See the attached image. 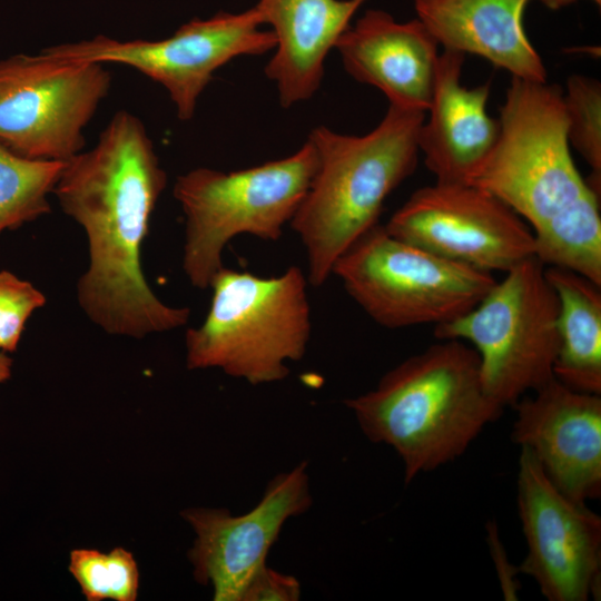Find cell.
<instances>
[{
    "label": "cell",
    "mask_w": 601,
    "mask_h": 601,
    "mask_svg": "<svg viewBox=\"0 0 601 601\" xmlns=\"http://www.w3.org/2000/svg\"><path fill=\"white\" fill-rule=\"evenodd\" d=\"M317 168L316 148L307 139L278 160L229 173L199 167L178 176L173 195L186 218L183 269L189 283L208 288L224 267L225 246L238 235L279 239Z\"/></svg>",
    "instance_id": "6"
},
{
    "label": "cell",
    "mask_w": 601,
    "mask_h": 601,
    "mask_svg": "<svg viewBox=\"0 0 601 601\" xmlns=\"http://www.w3.org/2000/svg\"><path fill=\"white\" fill-rule=\"evenodd\" d=\"M513 406L512 440L526 447L553 485L573 501L601 495V396L556 378Z\"/></svg>",
    "instance_id": "14"
},
{
    "label": "cell",
    "mask_w": 601,
    "mask_h": 601,
    "mask_svg": "<svg viewBox=\"0 0 601 601\" xmlns=\"http://www.w3.org/2000/svg\"><path fill=\"white\" fill-rule=\"evenodd\" d=\"M559 302L544 265L528 258L465 314L434 328L473 345L486 395L503 408L555 378Z\"/></svg>",
    "instance_id": "7"
},
{
    "label": "cell",
    "mask_w": 601,
    "mask_h": 601,
    "mask_svg": "<svg viewBox=\"0 0 601 601\" xmlns=\"http://www.w3.org/2000/svg\"><path fill=\"white\" fill-rule=\"evenodd\" d=\"M530 1L414 0V8L443 49L479 56L511 77L546 81L542 57L523 26Z\"/></svg>",
    "instance_id": "18"
},
{
    "label": "cell",
    "mask_w": 601,
    "mask_h": 601,
    "mask_svg": "<svg viewBox=\"0 0 601 601\" xmlns=\"http://www.w3.org/2000/svg\"><path fill=\"white\" fill-rule=\"evenodd\" d=\"M46 303V296L30 282L0 270V351L17 349L28 319Z\"/></svg>",
    "instance_id": "23"
},
{
    "label": "cell",
    "mask_w": 601,
    "mask_h": 601,
    "mask_svg": "<svg viewBox=\"0 0 601 601\" xmlns=\"http://www.w3.org/2000/svg\"><path fill=\"white\" fill-rule=\"evenodd\" d=\"M566 134L589 165L592 176L589 185L600 194L601 181V83L599 80L572 75L563 90Z\"/></svg>",
    "instance_id": "21"
},
{
    "label": "cell",
    "mask_w": 601,
    "mask_h": 601,
    "mask_svg": "<svg viewBox=\"0 0 601 601\" xmlns=\"http://www.w3.org/2000/svg\"><path fill=\"white\" fill-rule=\"evenodd\" d=\"M307 284L297 266L267 278L221 267L204 322L186 332L187 367L219 368L252 385L286 378L311 339Z\"/></svg>",
    "instance_id": "5"
},
{
    "label": "cell",
    "mask_w": 601,
    "mask_h": 601,
    "mask_svg": "<svg viewBox=\"0 0 601 601\" xmlns=\"http://www.w3.org/2000/svg\"><path fill=\"white\" fill-rule=\"evenodd\" d=\"M299 598L300 583L295 577L265 564L249 580L240 601H297Z\"/></svg>",
    "instance_id": "24"
},
{
    "label": "cell",
    "mask_w": 601,
    "mask_h": 601,
    "mask_svg": "<svg viewBox=\"0 0 601 601\" xmlns=\"http://www.w3.org/2000/svg\"><path fill=\"white\" fill-rule=\"evenodd\" d=\"M497 139L466 184L528 221L535 257L601 285V216L597 193L570 151L563 90L511 77Z\"/></svg>",
    "instance_id": "2"
},
{
    "label": "cell",
    "mask_w": 601,
    "mask_h": 601,
    "mask_svg": "<svg viewBox=\"0 0 601 601\" xmlns=\"http://www.w3.org/2000/svg\"><path fill=\"white\" fill-rule=\"evenodd\" d=\"M366 1L258 0L254 6L276 39L265 73L276 83L283 107L305 101L318 90L328 52Z\"/></svg>",
    "instance_id": "17"
},
{
    "label": "cell",
    "mask_w": 601,
    "mask_h": 601,
    "mask_svg": "<svg viewBox=\"0 0 601 601\" xmlns=\"http://www.w3.org/2000/svg\"><path fill=\"white\" fill-rule=\"evenodd\" d=\"M12 359L0 351V383L6 382L11 376Z\"/></svg>",
    "instance_id": "26"
},
{
    "label": "cell",
    "mask_w": 601,
    "mask_h": 601,
    "mask_svg": "<svg viewBox=\"0 0 601 601\" xmlns=\"http://www.w3.org/2000/svg\"><path fill=\"white\" fill-rule=\"evenodd\" d=\"M597 6L601 4V0H592Z\"/></svg>",
    "instance_id": "28"
},
{
    "label": "cell",
    "mask_w": 601,
    "mask_h": 601,
    "mask_svg": "<svg viewBox=\"0 0 601 601\" xmlns=\"http://www.w3.org/2000/svg\"><path fill=\"white\" fill-rule=\"evenodd\" d=\"M112 82L105 63L17 53L0 59V145L38 160L83 150L85 128Z\"/></svg>",
    "instance_id": "10"
},
{
    "label": "cell",
    "mask_w": 601,
    "mask_h": 601,
    "mask_svg": "<svg viewBox=\"0 0 601 601\" xmlns=\"http://www.w3.org/2000/svg\"><path fill=\"white\" fill-rule=\"evenodd\" d=\"M516 487L528 544L519 572L532 577L550 601L600 597L601 518L560 492L523 446Z\"/></svg>",
    "instance_id": "12"
},
{
    "label": "cell",
    "mask_w": 601,
    "mask_h": 601,
    "mask_svg": "<svg viewBox=\"0 0 601 601\" xmlns=\"http://www.w3.org/2000/svg\"><path fill=\"white\" fill-rule=\"evenodd\" d=\"M441 341L385 373L372 391L344 401L363 434L401 457L406 484L461 456L504 410L483 388L475 349Z\"/></svg>",
    "instance_id": "3"
},
{
    "label": "cell",
    "mask_w": 601,
    "mask_h": 601,
    "mask_svg": "<svg viewBox=\"0 0 601 601\" xmlns=\"http://www.w3.org/2000/svg\"><path fill=\"white\" fill-rule=\"evenodd\" d=\"M69 571L89 601L137 598L139 573L130 552L117 548L109 553L77 549L70 553Z\"/></svg>",
    "instance_id": "22"
},
{
    "label": "cell",
    "mask_w": 601,
    "mask_h": 601,
    "mask_svg": "<svg viewBox=\"0 0 601 601\" xmlns=\"http://www.w3.org/2000/svg\"><path fill=\"white\" fill-rule=\"evenodd\" d=\"M347 294L378 325L445 324L473 308L495 278L442 258L376 224L334 263Z\"/></svg>",
    "instance_id": "8"
},
{
    "label": "cell",
    "mask_w": 601,
    "mask_h": 601,
    "mask_svg": "<svg viewBox=\"0 0 601 601\" xmlns=\"http://www.w3.org/2000/svg\"><path fill=\"white\" fill-rule=\"evenodd\" d=\"M464 60L459 51L440 52L428 117L418 132L420 152L439 183L466 184L499 136V120L486 111L491 85L463 86Z\"/></svg>",
    "instance_id": "16"
},
{
    "label": "cell",
    "mask_w": 601,
    "mask_h": 601,
    "mask_svg": "<svg viewBox=\"0 0 601 601\" xmlns=\"http://www.w3.org/2000/svg\"><path fill=\"white\" fill-rule=\"evenodd\" d=\"M312 503L307 463L300 462L276 474L245 514L234 515L223 508L183 511L196 534L188 552L195 579L213 587L215 601H240L249 580L266 564L285 522L308 511Z\"/></svg>",
    "instance_id": "13"
},
{
    "label": "cell",
    "mask_w": 601,
    "mask_h": 601,
    "mask_svg": "<svg viewBox=\"0 0 601 601\" xmlns=\"http://www.w3.org/2000/svg\"><path fill=\"white\" fill-rule=\"evenodd\" d=\"M254 7L238 13L219 11L193 19L161 40H117L104 35L45 48L47 58L131 67L162 86L181 121L190 120L198 98L216 70L240 56L264 55L276 46L272 30L262 29Z\"/></svg>",
    "instance_id": "9"
},
{
    "label": "cell",
    "mask_w": 601,
    "mask_h": 601,
    "mask_svg": "<svg viewBox=\"0 0 601 601\" xmlns=\"http://www.w3.org/2000/svg\"><path fill=\"white\" fill-rule=\"evenodd\" d=\"M335 48L346 72L381 90L390 104L427 110L440 52L417 18L400 22L384 10H366Z\"/></svg>",
    "instance_id": "15"
},
{
    "label": "cell",
    "mask_w": 601,
    "mask_h": 601,
    "mask_svg": "<svg viewBox=\"0 0 601 601\" xmlns=\"http://www.w3.org/2000/svg\"><path fill=\"white\" fill-rule=\"evenodd\" d=\"M546 8L558 10L574 3L577 0H540Z\"/></svg>",
    "instance_id": "27"
},
{
    "label": "cell",
    "mask_w": 601,
    "mask_h": 601,
    "mask_svg": "<svg viewBox=\"0 0 601 601\" xmlns=\"http://www.w3.org/2000/svg\"><path fill=\"white\" fill-rule=\"evenodd\" d=\"M425 115L390 104L364 136L323 126L311 131L318 168L289 223L306 252L308 284L322 286L336 259L378 224L387 196L415 170Z\"/></svg>",
    "instance_id": "4"
},
{
    "label": "cell",
    "mask_w": 601,
    "mask_h": 601,
    "mask_svg": "<svg viewBox=\"0 0 601 601\" xmlns=\"http://www.w3.org/2000/svg\"><path fill=\"white\" fill-rule=\"evenodd\" d=\"M559 302L554 377L583 393L601 394V285L563 267H544Z\"/></svg>",
    "instance_id": "19"
},
{
    "label": "cell",
    "mask_w": 601,
    "mask_h": 601,
    "mask_svg": "<svg viewBox=\"0 0 601 601\" xmlns=\"http://www.w3.org/2000/svg\"><path fill=\"white\" fill-rule=\"evenodd\" d=\"M167 184L142 121L118 110L93 148L67 161L53 189L62 211L88 239L89 266L77 299L89 319L111 335L141 338L185 326L188 307L161 302L141 267V247Z\"/></svg>",
    "instance_id": "1"
},
{
    "label": "cell",
    "mask_w": 601,
    "mask_h": 601,
    "mask_svg": "<svg viewBox=\"0 0 601 601\" xmlns=\"http://www.w3.org/2000/svg\"><path fill=\"white\" fill-rule=\"evenodd\" d=\"M487 539L491 552L496 565L501 587L506 600H515L518 595L519 584L513 580L519 570L514 569L506 560L505 551L497 535L495 523L490 522L486 525Z\"/></svg>",
    "instance_id": "25"
},
{
    "label": "cell",
    "mask_w": 601,
    "mask_h": 601,
    "mask_svg": "<svg viewBox=\"0 0 601 601\" xmlns=\"http://www.w3.org/2000/svg\"><path fill=\"white\" fill-rule=\"evenodd\" d=\"M384 226L402 240L486 273H506L535 257L530 226L499 198L470 184L422 187Z\"/></svg>",
    "instance_id": "11"
},
{
    "label": "cell",
    "mask_w": 601,
    "mask_h": 601,
    "mask_svg": "<svg viewBox=\"0 0 601 601\" xmlns=\"http://www.w3.org/2000/svg\"><path fill=\"white\" fill-rule=\"evenodd\" d=\"M65 161L30 159L0 145V235L51 211L53 193Z\"/></svg>",
    "instance_id": "20"
}]
</instances>
